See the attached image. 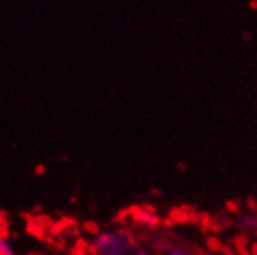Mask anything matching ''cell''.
Wrapping results in <instances>:
<instances>
[{"mask_svg": "<svg viewBox=\"0 0 257 255\" xmlns=\"http://www.w3.org/2000/svg\"><path fill=\"white\" fill-rule=\"evenodd\" d=\"M0 255H16L14 246L5 237H0Z\"/></svg>", "mask_w": 257, "mask_h": 255, "instance_id": "obj_2", "label": "cell"}, {"mask_svg": "<svg viewBox=\"0 0 257 255\" xmlns=\"http://www.w3.org/2000/svg\"><path fill=\"white\" fill-rule=\"evenodd\" d=\"M28 255H39V253H28Z\"/></svg>", "mask_w": 257, "mask_h": 255, "instance_id": "obj_3", "label": "cell"}, {"mask_svg": "<svg viewBox=\"0 0 257 255\" xmlns=\"http://www.w3.org/2000/svg\"><path fill=\"white\" fill-rule=\"evenodd\" d=\"M95 246L101 255H125L132 250V244L121 234H101L95 240Z\"/></svg>", "mask_w": 257, "mask_h": 255, "instance_id": "obj_1", "label": "cell"}]
</instances>
